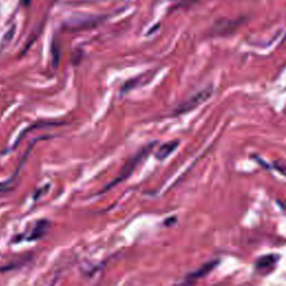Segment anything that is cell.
<instances>
[{
    "label": "cell",
    "mask_w": 286,
    "mask_h": 286,
    "mask_svg": "<svg viewBox=\"0 0 286 286\" xmlns=\"http://www.w3.org/2000/svg\"><path fill=\"white\" fill-rule=\"evenodd\" d=\"M50 226V221L47 220V219H39V220L35 221L33 227H31L30 232L28 233V236L25 237L27 242H33L41 240L45 236Z\"/></svg>",
    "instance_id": "3"
},
{
    "label": "cell",
    "mask_w": 286,
    "mask_h": 286,
    "mask_svg": "<svg viewBox=\"0 0 286 286\" xmlns=\"http://www.w3.org/2000/svg\"><path fill=\"white\" fill-rule=\"evenodd\" d=\"M213 93H214V88L211 85L200 89V91L194 94V95L189 97L187 101L182 102L181 104H179L175 110L174 115H181V114H185V113L193 111V110H195L196 108H198L199 105H201L202 103H205L206 101H208L211 97V95H213Z\"/></svg>",
    "instance_id": "2"
},
{
    "label": "cell",
    "mask_w": 286,
    "mask_h": 286,
    "mask_svg": "<svg viewBox=\"0 0 286 286\" xmlns=\"http://www.w3.org/2000/svg\"><path fill=\"white\" fill-rule=\"evenodd\" d=\"M280 260V256L276 254H269V255H265L258 258L255 264L256 271L268 273L269 271L275 267V265Z\"/></svg>",
    "instance_id": "5"
},
{
    "label": "cell",
    "mask_w": 286,
    "mask_h": 286,
    "mask_svg": "<svg viewBox=\"0 0 286 286\" xmlns=\"http://www.w3.org/2000/svg\"><path fill=\"white\" fill-rule=\"evenodd\" d=\"M155 143L156 142H151V143L147 144L146 147H143L140 151H138V154H136L135 155H133L132 158L124 164L122 169H121L120 175L117 176V177L113 180L111 183H109V185L105 187L103 190H102V193H107V191H109L110 189H112L113 187L119 185L120 182H123L124 180H127L129 177H130L133 172H134L135 168L138 167L139 164L142 162L149 154H150V152L152 150H154Z\"/></svg>",
    "instance_id": "1"
},
{
    "label": "cell",
    "mask_w": 286,
    "mask_h": 286,
    "mask_svg": "<svg viewBox=\"0 0 286 286\" xmlns=\"http://www.w3.org/2000/svg\"><path fill=\"white\" fill-rule=\"evenodd\" d=\"M7 185L6 183H1L0 182V191H6L7 190Z\"/></svg>",
    "instance_id": "7"
},
{
    "label": "cell",
    "mask_w": 286,
    "mask_h": 286,
    "mask_svg": "<svg viewBox=\"0 0 286 286\" xmlns=\"http://www.w3.org/2000/svg\"><path fill=\"white\" fill-rule=\"evenodd\" d=\"M179 143L180 142L178 140L169 141V142L163 143L162 146L156 150L155 158L158 159L159 161H163V160H166L168 156L172 154V152H175L176 149L179 147Z\"/></svg>",
    "instance_id": "6"
},
{
    "label": "cell",
    "mask_w": 286,
    "mask_h": 286,
    "mask_svg": "<svg viewBox=\"0 0 286 286\" xmlns=\"http://www.w3.org/2000/svg\"><path fill=\"white\" fill-rule=\"evenodd\" d=\"M280 205L283 207L284 209H286V202H282V201H280Z\"/></svg>",
    "instance_id": "8"
},
{
    "label": "cell",
    "mask_w": 286,
    "mask_h": 286,
    "mask_svg": "<svg viewBox=\"0 0 286 286\" xmlns=\"http://www.w3.org/2000/svg\"><path fill=\"white\" fill-rule=\"evenodd\" d=\"M218 264H219V261H211V262H208V263L203 264L201 267H199L197 269V271L188 274V275L186 276V283H193V282L195 281L200 280L202 279V277L207 276L209 273L213 272L214 269L217 267Z\"/></svg>",
    "instance_id": "4"
}]
</instances>
